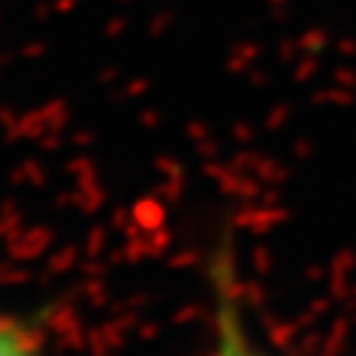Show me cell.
I'll list each match as a JSON object with an SVG mask.
<instances>
[{
  "mask_svg": "<svg viewBox=\"0 0 356 356\" xmlns=\"http://www.w3.org/2000/svg\"><path fill=\"white\" fill-rule=\"evenodd\" d=\"M208 356H282L255 336L229 252L211 259V348Z\"/></svg>",
  "mask_w": 356,
  "mask_h": 356,
  "instance_id": "1",
  "label": "cell"
},
{
  "mask_svg": "<svg viewBox=\"0 0 356 356\" xmlns=\"http://www.w3.org/2000/svg\"><path fill=\"white\" fill-rule=\"evenodd\" d=\"M0 356H44L39 341L15 318L0 312Z\"/></svg>",
  "mask_w": 356,
  "mask_h": 356,
  "instance_id": "2",
  "label": "cell"
}]
</instances>
